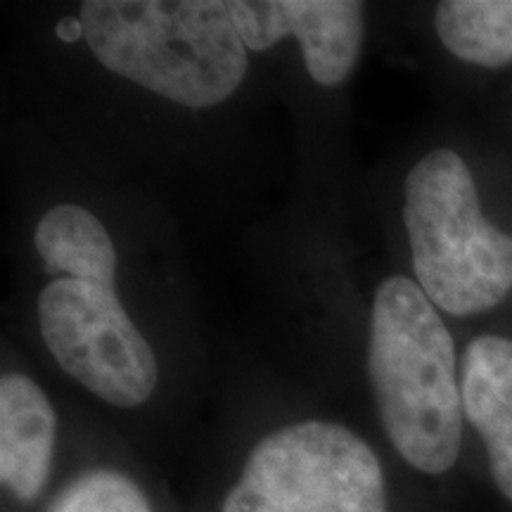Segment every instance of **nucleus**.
<instances>
[{
	"label": "nucleus",
	"mask_w": 512,
	"mask_h": 512,
	"mask_svg": "<svg viewBox=\"0 0 512 512\" xmlns=\"http://www.w3.org/2000/svg\"><path fill=\"white\" fill-rule=\"evenodd\" d=\"M43 342L81 387L117 408H136L157 389V358L117 292L55 278L38 299Z\"/></svg>",
	"instance_id": "5"
},
{
	"label": "nucleus",
	"mask_w": 512,
	"mask_h": 512,
	"mask_svg": "<svg viewBox=\"0 0 512 512\" xmlns=\"http://www.w3.org/2000/svg\"><path fill=\"white\" fill-rule=\"evenodd\" d=\"M55 446V411L27 375L0 380V479L24 503L46 489Z\"/></svg>",
	"instance_id": "7"
},
{
	"label": "nucleus",
	"mask_w": 512,
	"mask_h": 512,
	"mask_svg": "<svg viewBox=\"0 0 512 512\" xmlns=\"http://www.w3.org/2000/svg\"><path fill=\"white\" fill-rule=\"evenodd\" d=\"M434 27L458 60L491 69L512 62V0H446Z\"/></svg>",
	"instance_id": "10"
},
{
	"label": "nucleus",
	"mask_w": 512,
	"mask_h": 512,
	"mask_svg": "<svg viewBox=\"0 0 512 512\" xmlns=\"http://www.w3.org/2000/svg\"><path fill=\"white\" fill-rule=\"evenodd\" d=\"M221 512H387L380 458L337 422L306 420L252 448Z\"/></svg>",
	"instance_id": "4"
},
{
	"label": "nucleus",
	"mask_w": 512,
	"mask_h": 512,
	"mask_svg": "<svg viewBox=\"0 0 512 512\" xmlns=\"http://www.w3.org/2000/svg\"><path fill=\"white\" fill-rule=\"evenodd\" d=\"M79 19L107 72L176 105H219L245 81L247 46L223 0H88Z\"/></svg>",
	"instance_id": "2"
},
{
	"label": "nucleus",
	"mask_w": 512,
	"mask_h": 512,
	"mask_svg": "<svg viewBox=\"0 0 512 512\" xmlns=\"http://www.w3.org/2000/svg\"><path fill=\"white\" fill-rule=\"evenodd\" d=\"M368 375L396 453L425 475L451 470L465 415L456 347L437 306L406 275L387 278L375 292Z\"/></svg>",
	"instance_id": "1"
},
{
	"label": "nucleus",
	"mask_w": 512,
	"mask_h": 512,
	"mask_svg": "<svg viewBox=\"0 0 512 512\" xmlns=\"http://www.w3.org/2000/svg\"><path fill=\"white\" fill-rule=\"evenodd\" d=\"M463 411L484 439L491 477L512 501V339H472L463 361Z\"/></svg>",
	"instance_id": "8"
},
{
	"label": "nucleus",
	"mask_w": 512,
	"mask_h": 512,
	"mask_svg": "<svg viewBox=\"0 0 512 512\" xmlns=\"http://www.w3.org/2000/svg\"><path fill=\"white\" fill-rule=\"evenodd\" d=\"M57 36L62 38V41H79L83 36V24L81 19H62L60 24H57Z\"/></svg>",
	"instance_id": "12"
},
{
	"label": "nucleus",
	"mask_w": 512,
	"mask_h": 512,
	"mask_svg": "<svg viewBox=\"0 0 512 512\" xmlns=\"http://www.w3.org/2000/svg\"><path fill=\"white\" fill-rule=\"evenodd\" d=\"M34 245L53 275L114 290L117 252L110 233L88 209L57 204L36 226Z\"/></svg>",
	"instance_id": "9"
},
{
	"label": "nucleus",
	"mask_w": 512,
	"mask_h": 512,
	"mask_svg": "<svg viewBox=\"0 0 512 512\" xmlns=\"http://www.w3.org/2000/svg\"><path fill=\"white\" fill-rule=\"evenodd\" d=\"M46 512H152L131 479L114 470H91L53 498Z\"/></svg>",
	"instance_id": "11"
},
{
	"label": "nucleus",
	"mask_w": 512,
	"mask_h": 512,
	"mask_svg": "<svg viewBox=\"0 0 512 512\" xmlns=\"http://www.w3.org/2000/svg\"><path fill=\"white\" fill-rule=\"evenodd\" d=\"M235 27L247 50H268L285 36L302 46L306 72L320 86H339L354 72L363 46V3L356 0H233Z\"/></svg>",
	"instance_id": "6"
},
{
	"label": "nucleus",
	"mask_w": 512,
	"mask_h": 512,
	"mask_svg": "<svg viewBox=\"0 0 512 512\" xmlns=\"http://www.w3.org/2000/svg\"><path fill=\"white\" fill-rule=\"evenodd\" d=\"M403 221L420 290L451 316L494 309L512 292V235L484 219L458 152H430L406 178Z\"/></svg>",
	"instance_id": "3"
}]
</instances>
